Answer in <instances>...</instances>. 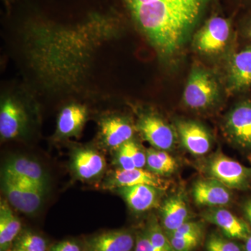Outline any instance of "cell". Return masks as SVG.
Returning <instances> with one entry per match:
<instances>
[{
  "label": "cell",
  "mask_w": 251,
  "mask_h": 251,
  "mask_svg": "<svg viewBox=\"0 0 251 251\" xmlns=\"http://www.w3.org/2000/svg\"><path fill=\"white\" fill-rule=\"evenodd\" d=\"M167 236L174 251H194L202 239L199 238H181Z\"/></svg>",
  "instance_id": "obj_28"
},
{
  "label": "cell",
  "mask_w": 251,
  "mask_h": 251,
  "mask_svg": "<svg viewBox=\"0 0 251 251\" xmlns=\"http://www.w3.org/2000/svg\"><path fill=\"white\" fill-rule=\"evenodd\" d=\"M224 131L237 148L251 153V100H242L229 110L224 122Z\"/></svg>",
  "instance_id": "obj_6"
},
{
  "label": "cell",
  "mask_w": 251,
  "mask_h": 251,
  "mask_svg": "<svg viewBox=\"0 0 251 251\" xmlns=\"http://www.w3.org/2000/svg\"><path fill=\"white\" fill-rule=\"evenodd\" d=\"M137 128L153 148L168 151L175 147L176 135L174 129L158 115L153 113L142 115Z\"/></svg>",
  "instance_id": "obj_7"
},
{
  "label": "cell",
  "mask_w": 251,
  "mask_h": 251,
  "mask_svg": "<svg viewBox=\"0 0 251 251\" xmlns=\"http://www.w3.org/2000/svg\"><path fill=\"white\" fill-rule=\"evenodd\" d=\"M243 33L247 39L251 41V14L244 21L243 25Z\"/></svg>",
  "instance_id": "obj_33"
},
{
  "label": "cell",
  "mask_w": 251,
  "mask_h": 251,
  "mask_svg": "<svg viewBox=\"0 0 251 251\" xmlns=\"http://www.w3.org/2000/svg\"><path fill=\"white\" fill-rule=\"evenodd\" d=\"M192 196L198 205L210 208L227 205L232 200L229 188L212 178L196 181L193 186Z\"/></svg>",
  "instance_id": "obj_13"
},
{
  "label": "cell",
  "mask_w": 251,
  "mask_h": 251,
  "mask_svg": "<svg viewBox=\"0 0 251 251\" xmlns=\"http://www.w3.org/2000/svg\"><path fill=\"white\" fill-rule=\"evenodd\" d=\"M116 190L130 209L138 213L145 212L156 207L162 191L153 186L144 184L127 186Z\"/></svg>",
  "instance_id": "obj_17"
},
{
  "label": "cell",
  "mask_w": 251,
  "mask_h": 251,
  "mask_svg": "<svg viewBox=\"0 0 251 251\" xmlns=\"http://www.w3.org/2000/svg\"><path fill=\"white\" fill-rule=\"evenodd\" d=\"M135 168H143L147 165V153L139 144L130 140L125 143Z\"/></svg>",
  "instance_id": "obj_27"
},
{
  "label": "cell",
  "mask_w": 251,
  "mask_h": 251,
  "mask_svg": "<svg viewBox=\"0 0 251 251\" xmlns=\"http://www.w3.org/2000/svg\"><path fill=\"white\" fill-rule=\"evenodd\" d=\"M205 171L229 189L247 191L251 187V167L244 166L224 153L211 157L206 162Z\"/></svg>",
  "instance_id": "obj_4"
},
{
  "label": "cell",
  "mask_w": 251,
  "mask_h": 251,
  "mask_svg": "<svg viewBox=\"0 0 251 251\" xmlns=\"http://www.w3.org/2000/svg\"><path fill=\"white\" fill-rule=\"evenodd\" d=\"M116 161L119 166L118 168L123 170H132L135 168L134 163L125 144L117 149Z\"/></svg>",
  "instance_id": "obj_29"
},
{
  "label": "cell",
  "mask_w": 251,
  "mask_h": 251,
  "mask_svg": "<svg viewBox=\"0 0 251 251\" xmlns=\"http://www.w3.org/2000/svg\"><path fill=\"white\" fill-rule=\"evenodd\" d=\"M71 166L79 179H93L105 170V160L95 150L80 149L73 153Z\"/></svg>",
  "instance_id": "obj_18"
},
{
  "label": "cell",
  "mask_w": 251,
  "mask_h": 251,
  "mask_svg": "<svg viewBox=\"0 0 251 251\" xmlns=\"http://www.w3.org/2000/svg\"><path fill=\"white\" fill-rule=\"evenodd\" d=\"M87 110L83 105L73 104L63 108L57 120V130L59 136H75L85 125Z\"/></svg>",
  "instance_id": "obj_20"
},
{
  "label": "cell",
  "mask_w": 251,
  "mask_h": 251,
  "mask_svg": "<svg viewBox=\"0 0 251 251\" xmlns=\"http://www.w3.org/2000/svg\"><path fill=\"white\" fill-rule=\"evenodd\" d=\"M206 222L217 226L226 237L236 241H245L251 234L247 221L239 219L231 211L222 207L210 208L202 214Z\"/></svg>",
  "instance_id": "obj_9"
},
{
  "label": "cell",
  "mask_w": 251,
  "mask_h": 251,
  "mask_svg": "<svg viewBox=\"0 0 251 251\" xmlns=\"http://www.w3.org/2000/svg\"><path fill=\"white\" fill-rule=\"evenodd\" d=\"M132 19L162 57H175L213 0H124Z\"/></svg>",
  "instance_id": "obj_1"
},
{
  "label": "cell",
  "mask_w": 251,
  "mask_h": 251,
  "mask_svg": "<svg viewBox=\"0 0 251 251\" xmlns=\"http://www.w3.org/2000/svg\"><path fill=\"white\" fill-rule=\"evenodd\" d=\"M14 248L24 251H49L46 239L31 230L21 231L15 240Z\"/></svg>",
  "instance_id": "obj_23"
},
{
  "label": "cell",
  "mask_w": 251,
  "mask_h": 251,
  "mask_svg": "<svg viewBox=\"0 0 251 251\" xmlns=\"http://www.w3.org/2000/svg\"><path fill=\"white\" fill-rule=\"evenodd\" d=\"M149 185L164 191L168 186L166 180L161 176L143 168H134L132 170H123L117 168L110 176L106 186L111 189H117L127 186L136 185Z\"/></svg>",
  "instance_id": "obj_12"
},
{
  "label": "cell",
  "mask_w": 251,
  "mask_h": 251,
  "mask_svg": "<svg viewBox=\"0 0 251 251\" xmlns=\"http://www.w3.org/2000/svg\"><path fill=\"white\" fill-rule=\"evenodd\" d=\"M134 251H156L145 227L136 232Z\"/></svg>",
  "instance_id": "obj_30"
},
{
  "label": "cell",
  "mask_w": 251,
  "mask_h": 251,
  "mask_svg": "<svg viewBox=\"0 0 251 251\" xmlns=\"http://www.w3.org/2000/svg\"><path fill=\"white\" fill-rule=\"evenodd\" d=\"M244 251H251V234L244 241Z\"/></svg>",
  "instance_id": "obj_34"
},
{
  "label": "cell",
  "mask_w": 251,
  "mask_h": 251,
  "mask_svg": "<svg viewBox=\"0 0 251 251\" xmlns=\"http://www.w3.org/2000/svg\"><path fill=\"white\" fill-rule=\"evenodd\" d=\"M243 212L245 216L247 222L251 227V198L247 200L242 206Z\"/></svg>",
  "instance_id": "obj_32"
},
{
  "label": "cell",
  "mask_w": 251,
  "mask_h": 251,
  "mask_svg": "<svg viewBox=\"0 0 251 251\" xmlns=\"http://www.w3.org/2000/svg\"><path fill=\"white\" fill-rule=\"evenodd\" d=\"M232 35V24L227 18L214 15L193 36V46L203 55H216L227 47Z\"/></svg>",
  "instance_id": "obj_5"
},
{
  "label": "cell",
  "mask_w": 251,
  "mask_h": 251,
  "mask_svg": "<svg viewBox=\"0 0 251 251\" xmlns=\"http://www.w3.org/2000/svg\"><path fill=\"white\" fill-rule=\"evenodd\" d=\"M22 225L5 201L0 203V251H9L21 233Z\"/></svg>",
  "instance_id": "obj_21"
},
{
  "label": "cell",
  "mask_w": 251,
  "mask_h": 251,
  "mask_svg": "<svg viewBox=\"0 0 251 251\" xmlns=\"http://www.w3.org/2000/svg\"><path fill=\"white\" fill-rule=\"evenodd\" d=\"M176 133L183 146L195 156H204L210 151L212 138L205 127L192 120L176 122Z\"/></svg>",
  "instance_id": "obj_8"
},
{
  "label": "cell",
  "mask_w": 251,
  "mask_h": 251,
  "mask_svg": "<svg viewBox=\"0 0 251 251\" xmlns=\"http://www.w3.org/2000/svg\"><path fill=\"white\" fill-rule=\"evenodd\" d=\"M205 251H244V245L224 234L214 232L206 239Z\"/></svg>",
  "instance_id": "obj_25"
},
{
  "label": "cell",
  "mask_w": 251,
  "mask_h": 251,
  "mask_svg": "<svg viewBox=\"0 0 251 251\" xmlns=\"http://www.w3.org/2000/svg\"><path fill=\"white\" fill-rule=\"evenodd\" d=\"M145 229L155 251H174L166 232L154 217L150 219Z\"/></svg>",
  "instance_id": "obj_24"
},
{
  "label": "cell",
  "mask_w": 251,
  "mask_h": 251,
  "mask_svg": "<svg viewBox=\"0 0 251 251\" xmlns=\"http://www.w3.org/2000/svg\"><path fill=\"white\" fill-rule=\"evenodd\" d=\"M189 211L182 194L167 198L161 207V225L165 232H173L189 221Z\"/></svg>",
  "instance_id": "obj_19"
},
{
  "label": "cell",
  "mask_w": 251,
  "mask_h": 251,
  "mask_svg": "<svg viewBox=\"0 0 251 251\" xmlns=\"http://www.w3.org/2000/svg\"><path fill=\"white\" fill-rule=\"evenodd\" d=\"M48 251H85V248L74 240H64L56 243Z\"/></svg>",
  "instance_id": "obj_31"
},
{
  "label": "cell",
  "mask_w": 251,
  "mask_h": 251,
  "mask_svg": "<svg viewBox=\"0 0 251 251\" xmlns=\"http://www.w3.org/2000/svg\"><path fill=\"white\" fill-rule=\"evenodd\" d=\"M136 232L115 229L97 234L87 239L85 251H134Z\"/></svg>",
  "instance_id": "obj_11"
},
{
  "label": "cell",
  "mask_w": 251,
  "mask_h": 251,
  "mask_svg": "<svg viewBox=\"0 0 251 251\" xmlns=\"http://www.w3.org/2000/svg\"><path fill=\"white\" fill-rule=\"evenodd\" d=\"M167 235L175 237L199 238L202 239L204 226L196 221H188L173 232H166Z\"/></svg>",
  "instance_id": "obj_26"
},
{
  "label": "cell",
  "mask_w": 251,
  "mask_h": 251,
  "mask_svg": "<svg viewBox=\"0 0 251 251\" xmlns=\"http://www.w3.org/2000/svg\"><path fill=\"white\" fill-rule=\"evenodd\" d=\"M227 89L231 93L251 87V44L232 54L227 67Z\"/></svg>",
  "instance_id": "obj_10"
},
{
  "label": "cell",
  "mask_w": 251,
  "mask_h": 251,
  "mask_svg": "<svg viewBox=\"0 0 251 251\" xmlns=\"http://www.w3.org/2000/svg\"><path fill=\"white\" fill-rule=\"evenodd\" d=\"M3 172L31 181L43 191H47L48 176L38 162L25 156H15L5 163Z\"/></svg>",
  "instance_id": "obj_16"
},
{
  "label": "cell",
  "mask_w": 251,
  "mask_h": 251,
  "mask_svg": "<svg viewBox=\"0 0 251 251\" xmlns=\"http://www.w3.org/2000/svg\"><path fill=\"white\" fill-rule=\"evenodd\" d=\"M9 251H24L21 250V249H15V248H14V249H11V250H10Z\"/></svg>",
  "instance_id": "obj_35"
},
{
  "label": "cell",
  "mask_w": 251,
  "mask_h": 251,
  "mask_svg": "<svg viewBox=\"0 0 251 251\" xmlns=\"http://www.w3.org/2000/svg\"><path fill=\"white\" fill-rule=\"evenodd\" d=\"M27 125L25 110L17 100L8 98L0 110V135L1 139L11 140L22 135Z\"/></svg>",
  "instance_id": "obj_14"
},
{
  "label": "cell",
  "mask_w": 251,
  "mask_h": 251,
  "mask_svg": "<svg viewBox=\"0 0 251 251\" xmlns=\"http://www.w3.org/2000/svg\"><path fill=\"white\" fill-rule=\"evenodd\" d=\"M246 1H247V2H249V4H251V0H246Z\"/></svg>",
  "instance_id": "obj_36"
},
{
  "label": "cell",
  "mask_w": 251,
  "mask_h": 251,
  "mask_svg": "<svg viewBox=\"0 0 251 251\" xmlns=\"http://www.w3.org/2000/svg\"><path fill=\"white\" fill-rule=\"evenodd\" d=\"M146 153V166L151 173L163 176L171 175L176 171L177 163L168 151L150 148Z\"/></svg>",
  "instance_id": "obj_22"
},
{
  "label": "cell",
  "mask_w": 251,
  "mask_h": 251,
  "mask_svg": "<svg viewBox=\"0 0 251 251\" xmlns=\"http://www.w3.org/2000/svg\"><path fill=\"white\" fill-rule=\"evenodd\" d=\"M1 188L10 204L17 210L33 214L39 210L45 191L31 181L2 172Z\"/></svg>",
  "instance_id": "obj_3"
},
{
  "label": "cell",
  "mask_w": 251,
  "mask_h": 251,
  "mask_svg": "<svg viewBox=\"0 0 251 251\" xmlns=\"http://www.w3.org/2000/svg\"><path fill=\"white\" fill-rule=\"evenodd\" d=\"M219 94L215 75L204 68H193L183 93L184 105L193 110H207L215 105Z\"/></svg>",
  "instance_id": "obj_2"
},
{
  "label": "cell",
  "mask_w": 251,
  "mask_h": 251,
  "mask_svg": "<svg viewBox=\"0 0 251 251\" xmlns=\"http://www.w3.org/2000/svg\"><path fill=\"white\" fill-rule=\"evenodd\" d=\"M100 133L105 147L117 150L132 140L134 127L125 117H109L100 122Z\"/></svg>",
  "instance_id": "obj_15"
}]
</instances>
